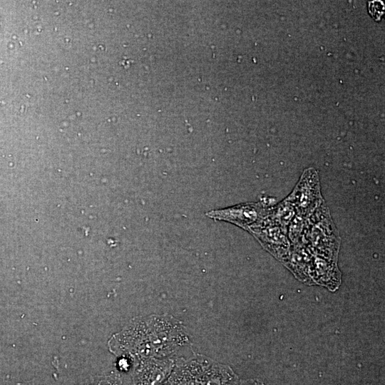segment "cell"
Listing matches in <instances>:
<instances>
[{
    "label": "cell",
    "instance_id": "4",
    "mask_svg": "<svg viewBox=\"0 0 385 385\" xmlns=\"http://www.w3.org/2000/svg\"><path fill=\"white\" fill-rule=\"evenodd\" d=\"M247 231L277 260L283 264L288 260L292 245L287 230L274 223L268 215Z\"/></svg>",
    "mask_w": 385,
    "mask_h": 385
},
{
    "label": "cell",
    "instance_id": "9",
    "mask_svg": "<svg viewBox=\"0 0 385 385\" xmlns=\"http://www.w3.org/2000/svg\"><path fill=\"white\" fill-rule=\"evenodd\" d=\"M296 214L297 211L294 205L286 197L281 202L271 207L268 217L274 223L287 230Z\"/></svg>",
    "mask_w": 385,
    "mask_h": 385
},
{
    "label": "cell",
    "instance_id": "2",
    "mask_svg": "<svg viewBox=\"0 0 385 385\" xmlns=\"http://www.w3.org/2000/svg\"><path fill=\"white\" fill-rule=\"evenodd\" d=\"M303 245L314 256L337 262L340 237L324 202L307 217Z\"/></svg>",
    "mask_w": 385,
    "mask_h": 385
},
{
    "label": "cell",
    "instance_id": "14",
    "mask_svg": "<svg viewBox=\"0 0 385 385\" xmlns=\"http://www.w3.org/2000/svg\"><path fill=\"white\" fill-rule=\"evenodd\" d=\"M165 385H169L168 384H165Z\"/></svg>",
    "mask_w": 385,
    "mask_h": 385
},
{
    "label": "cell",
    "instance_id": "11",
    "mask_svg": "<svg viewBox=\"0 0 385 385\" xmlns=\"http://www.w3.org/2000/svg\"><path fill=\"white\" fill-rule=\"evenodd\" d=\"M369 12L376 21L381 20L384 13V4L381 1H372L368 4Z\"/></svg>",
    "mask_w": 385,
    "mask_h": 385
},
{
    "label": "cell",
    "instance_id": "10",
    "mask_svg": "<svg viewBox=\"0 0 385 385\" xmlns=\"http://www.w3.org/2000/svg\"><path fill=\"white\" fill-rule=\"evenodd\" d=\"M307 217L296 214L288 226L287 236L292 245H303Z\"/></svg>",
    "mask_w": 385,
    "mask_h": 385
},
{
    "label": "cell",
    "instance_id": "12",
    "mask_svg": "<svg viewBox=\"0 0 385 385\" xmlns=\"http://www.w3.org/2000/svg\"><path fill=\"white\" fill-rule=\"evenodd\" d=\"M240 385H264V384L260 380L254 379L245 381Z\"/></svg>",
    "mask_w": 385,
    "mask_h": 385
},
{
    "label": "cell",
    "instance_id": "7",
    "mask_svg": "<svg viewBox=\"0 0 385 385\" xmlns=\"http://www.w3.org/2000/svg\"><path fill=\"white\" fill-rule=\"evenodd\" d=\"M173 369V362L169 360L146 361L138 369L135 385H165Z\"/></svg>",
    "mask_w": 385,
    "mask_h": 385
},
{
    "label": "cell",
    "instance_id": "8",
    "mask_svg": "<svg viewBox=\"0 0 385 385\" xmlns=\"http://www.w3.org/2000/svg\"><path fill=\"white\" fill-rule=\"evenodd\" d=\"M341 277L342 274L338 268L337 262L314 256L313 278L314 284H319L334 291L340 285Z\"/></svg>",
    "mask_w": 385,
    "mask_h": 385
},
{
    "label": "cell",
    "instance_id": "5",
    "mask_svg": "<svg viewBox=\"0 0 385 385\" xmlns=\"http://www.w3.org/2000/svg\"><path fill=\"white\" fill-rule=\"evenodd\" d=\"M272 207L264 202H247L212 210L206 215L215 220L229 222L247 231L267 217Z\"/></svg>",
    "mask_w": 385,
    "mask_h": 385
},
{
    "label": "cell",
    "instance_id": "13",
    "mask_svg": "<svg viewBox=\"0 0 385 385\" xmlns=\"http://www.w3.org/2000/svg\"><path fill=\"white\" fill-rule=\"evenodd\" d=\"M92 385H118L117 383H115V381L113 380H103L101 381L98 383L96 384Z\"/></svg>",
    "mask_w": 385,
    "mask_h": 385
},
{
    "label": "cell",
    "instance_id": "1",
    "mask_svg": "<svg viewBox=\"0 0 385 385\" xmlns=\"http://www.w3.org/2000/svg\"><path fill=\"white\" fill-rule=\"evenodd\" d=\"M239 378L227 365L202 356L180 362L173 369L169 385H237Z\"/></svg>",
    "mask_w": 385,
    "mask_h": 385
},
{
    "label": "cell",
    "instance_id": "3",
    "mask_svg": "<svg viewBox=\"0 0 385 385\" xmlns=\"http://www.w3.org/2000/svg\"><path fill=\"white\" fill-rule=\"evenodd\" d=\"M287 197L294 205L297 214L305 217L312 215L324 202L320 192L317 171L313 168L305 169Z\"/></svg>",
    "mask_w": 385,
    "mask_h": 385
},
{
    "label": "cell",
    "instance_id": "6",
    "mask_svg": "<svg viewBox=\"0 0 385 385\" xmlns=\"http://www.w3.org/2000/svg\"><path fill=\"white\" fill-rule=\"evenodd\" d=\"M313 255L304 245H292L289 257L283 264L301 282L312 284Z\"/></svg>",
    "mask_w": 385,
    "mask_h": 385
}]
</instances>
